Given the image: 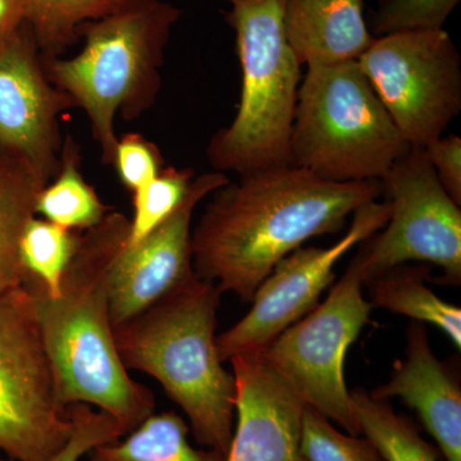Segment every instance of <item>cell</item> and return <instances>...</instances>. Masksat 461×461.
Masks as SVG:
<instances>
[{
	"mask_svg": "<svg viewBox=\"0 0 461 461\" xmlns=\"http://www.w3.org/2000/svg\"><path fill=\"white\" fill-rule=\"evenodd\" d=\"M379 193L378 181L321 180L291 165L240 176L212 194L193 229L194 271L221 294L250 303L282 259L341 230Z\"/></svg>",
	"mask_w": 461,
	"mask_h": 461,
	"instance_id": "cell-1",
	"label": "cell"
},
{
	"mask_svg": "<svg viewBox=\"0 0 461 461\" xmlns=\"http://www.w3.org/2000/svg\"><path fill=\"white\" fill-rule=\"evenodd\" d=\"M130 218L108 212L96 226L78 232L77 248L63 276L59 295L23 275L50 357L58 402L87 403L114 418L126 433L156 409L153 393L129 375L113 336L109 271L129 241Z\"/></svg>",
	"mask_w": 461,
	"mask_h": 461,
	"instance_id": "cell-2",
	"label": "cell"
},
{
	"mask_svg": "<svg viewBox=\"0 0 461 461\" xmlns=\"http://www.w3.org/2000/svg\"><path fill=\"white\" fill-rule=\"evenodd\" d=\"M221 296L213 282L194 275L141 314L113 327L127 371L159 382L180 406L202 447L226 456L235 429L236 384L217 348Z\"/></svg>",
	"mask_w": 461,
	"mask_h": 461,
	"instance_id": "cell-3",
	"label": "cell"
},
{
	"mask_svg": "<svg viewBox=\"0 0 461 461\" xmlns=\"http://www.w3.org/2000/svg\"><path fill=\"white\" fill-rule=\"evenodd\" d=\"M181 9L163 0H126L108 16L86 23L76 56L42 58L45 74L89 117L102 162L113 165L115 115L132 121L156 103L160 67Z\"/></svg>",
	"mask_w": 461,
	"mask_h": 461,
	"instance_id": "cell-4",
	"label": "cell"
},
{
	"mask_svg": "<svg viewBox=\"0 0 461 461\" xmlns=\"http://www.w3.org/2000/svg\"><path fill=\"white\" fill-rule=\"evenodd\" d=\"M242 85L238 113L215 132L206 157L218 172L290 166L302 65L285 30L286 0H229Z\"/></svg>",
	"mask_w": 461,
	"mask_h": 461,
	"instance_id": "cell-5",
	"label": "cell"
},
{
	"mask_svg": "<svg viewBox=\"0 0 461 461\" xmlns=\"http://www.w3.org/2000/svg\"><path fill=\"white\" fill-rule=\"evenodd\" d=\"M411 149L357 60L308 67L297 91L291 166L321 180L379 182Z\"/></svg>",
	"mask_w": 461,
	"mask_h": 461,
	"instance_id": "cell-6",
	"label": "cell"
},
{
	"mask_svg": "<svg viewBox=\"0 0 461 461\" xmlns=\"http://www.w3.org/2000/svg\"><path fill=\"white\" fill-rule=\"evenodd\" d=\"M364 280L351 260L321 304L282 332L260 354L309 408L350 435H360L345 359L375 306L364 297Z\"/></svg>",
	"mask_w": 461,
	"mask_h": 461,
	"instance_id": "cell-7",
	"label": "cell"
},
{
	"mask_svg": "<svg viewBox=\"0 0 461 461\" xmlns=\"http://www.w3.org/2000/svg\"><path fill=\"white\" fill-rule=\"evenodd\" d=\"M72 429L32 296L23 285L0 294V451L14 461H45Z\"/></svg>",
	"mask_w": 461,
	"mask_h": 461,
	"instance_id": "cell-8",
	"label": "cell"
},
{
	"mask_svg": "<svg viewBox=\"0 0 461 461\" xmlns=\"http://www.w3.org/2000/svg\"><path fill=\"white\" fill-rule=\"evenodd\" d=\"M357 63L411 148L441 138L461 112V57L445 29L379 36Z\"/></svg>",
	"mask_w": 461,
	"mask_h": 461,
	"instance_id": "cell-9",
	"label": "cell"
},
{
	"mask_svg": "<svg viewBox=\"0 0 461 461\" xmlns=\"http://www.w3.org/2000/svg\"><path fill=\"white\" fill-rule=\"evenodd\" d=\"M390 218L354 258L364 284L409 262L442 269L445 284L461 282V211L442 187L426 149L411 148L379 181Z\"/></svg>",
	"mask_w": 461,
	"mask_h": 461,
	"instance_id": "cell-10",
	"label": "cell"
},
{
	"mask_svg": "<svg viewBox=\"0 0 461 461\" xmlns=\"http://www.w3.org/2000/svg\"><path fill=\"white\" fill-rule=\"evenodd\" d=\"M344 236L329 248H300L282 259L258 286L251 308L230 329L217 336L221 360L260 355L282 332L320 304L335 281V267L357 244L384 229L390 204L377 200L355 212Z\"/></svg>",
	"mask_w": 461,
	"mask_h": 461,
	"instance_id": "cell-11",
	"label": "cell"
},
{
	"mask_svg": "<svg viewBox=\"0 0 461 461\" xmlns=\"http://www.w3.org/2000/svg\"><path fill=\"white\" fill-rule=\"evenodd\" d=\"M72 108V99L45 74L32 33L23 29L0 50V153L50 184L60 166L59 117Z\"/></svg>",
	"mask_w": 461,
	"mask_h": 461,
	"instance_id": "cell-12",
	"label": "cell"
},
{
	"mask_svg": "<svg viewBox=\"0 0 461 461\" xmlns=\"http://www.w3.org/2000/svg\"><path fill=\"white\" fill-rule=\"evenodd\" d=\"M222 172L194 177L180 205L135 247L121 248L109 271L112 324L124 323L190 280L194 212L200 203L229 182Z\"/></svg>",
	"mask_w": 461,
	"mask_h": 461,
	"instance_id": "cell-13",
	"label": "cell"
},
{
	"mask_svg": "<svg viewBox=\"0 0 461 461\" xmlns=\"http://www.w3.org/2000/svg\"><path fill=\"white\" fill-rule=\"evenodd\" d=\"M236 384L235 429L224 461H306V403L260 355L230 360Z\"/></svg>",
	"mask_w": 461,
	"mask_h": 461,
	"instance_id": "cell-14",
	"label": "cell"
},
{
	"mask_svg": "<svg viewBox=\"0 0 461 461\" xmlns=\"http://www.w3.org/2000/svg\"><path fill=\"white\" fill-rule=\"evenodd\" d=\"M369 393L378 399L400 397L420 415L445 461H461L459 381L433 354L423 323L415 321L409 326L405 360L393 364L386 384Z\"/></svg>",
	"mask_w": 461,
	"mask_h": 461,
	"instance_id": "cell-15",
	"label": "cell"
},
{
	"mask_svg": "<svg viewBox=\"0 0 461 461\" xmlns=\"http://www.w3.org/2000/svg\"><path fill=\"white\" fill-rule=\"evenodd\" d=\"M285 30L300 65L357 60L375 41L364 0H286Z\"/></svg>",
	"mask_w": 461,
	"mask_h": 461,
	"instance_id": "cell-16",
	"label": "cell"
},
{
	"mask_svg": "<svg viewBox=\"0 0 461 461\" xmlns=\"http://www.w3.org/2000/svg\"><path fill=\"white\" fill-rule=\"evenodd\" d=\"M430 278L427 266L395 267L366 282L373 306L405 315L420 323H429L451 339L461 350V309L436 295L426 281Z\"/></svg>",
	"mask_w": 461,
	"mask_h": 461,
	"instance_id": "cell-17",
	"label": "cell"
},
{
	"mask_svg": "<svg viewBox=\"0 0 461 461\" xmlns=\"http://www.w3.org/2000/svg\"><path fill=\"white\" fill-rule=\"evenodd\" d=\"M189 424L175 411L153 412L121 438L91 451L90 461H224L191 445Z\"/></svg>",
	"mask_w": 461,
	"mask_h": 461,
	"instance_id": "cell-18",
	"label": "cell"
},
{
	"mask_svg": "<svg viewBox=\"0 0 461 461\" xmlns=\"http://www.w3.org/2000/svg\"><path fill=\"white\" fill-rule=\"evenodd\" d=\"M45 186L25 163L0 153V294L23 285L18 245Z\"/></svg>",
	"mask_w": 461,
	"mask_h": 461,
	"instance_id": "cell-19",
	"label": "cell"
},
{
	"mask_svg": "<svg viewBox=\"0 0 461 461\" xmlns=\"http://www.w3.org/2000/svg\"><path fill=\"white\" fill-rule=\"evenodd\" d=\"M80 148L67 136L60 150V166L56 177L39 194L36 214L71 230H86L104 220L109 209L80 171Z\"/></svg>",
	"mask_w": 461,
	"mask_h": 461,
	"instance_id": "cell-20",
	"label": "cell"
},
{
	"mask_svg": "<svg viewBox=\"0 0 461 461\" xmlns=\"http://www.w3.org/2000/svg\"><path fill=\"white\" fill-rule=\"evenodd\" d=\"M359 433L384 461H439L435 448L424 441L408 418L393 411L386 399H378L362 388L351 391Z\"/></svg>",
	"mask_w": 461,
	"mask_h": 461,
	"instance_id": "cell-21",
	"label": "cell"
},
{
	"mask_svg": "<svg viewBox=\"0 0 461 461\" xmlns=\"http://www.w3.org/2000/svg\"><path fill=\"white\" fill-rule=\"evenodd\" d=\"M33 39L42 58H54L71 47L86 23L108 16L126 0H27Z\"/></svg>",
	"mask_w": 461,
	"mask_h": 461,
	"instance_id": "cell-22",
	"label": "cell"
},
{
	"mask_svg": "<svg viewBox=\"0 0 461 461\" xmlns=\"http://www.w3.org/2000/svg\"><path fill=\"white\" fill-rule=\"evenodd\" d=\"M77 241V230L33 217L18 245L23 275L41 281L50 295H59L63 276L74 258Z\"/></svg>",
	"mask_w": 461,
	"mask_h": 461,
	"instance_id": "cell-23",
	"label": "cell"
},
{
	"mask_svg": "<svg viewBox=\"0 0 461 461\" xmlns=\"http://www.w3.org/2000/svg\"><path fill=\"white\" fill-rule=\"evenodd\" d=\"M194 177L193 169L167 167L153 181L133 193L127 247H135L165 222L186 196Z\"/></svg>",
	"mask_w": 461,
	"mask_h": 461,
	"instance_id": "cell-24",
	"label": "cell"
},
{
	"mask_svg": "<svg viewBox=\"0 0 461 461\" xmlns=\"http://www.w3.org/2000/svg\"><path fill=\"white\" fill-rule=\"evenodd\" d=\"M302 453L306 461H384L366 437L341 432L309 406L303 418Z\"/></svg>",
	"mask_w": 461,
	"mask_h": 461,
	"instance_id": "cell-25",
	"label": "cell"
},
{
	"mask_svg": "<svg viewBox=\"0 0 461 461\" xmlns=\"http://www.w3.org/2000/svg\"><path fill=\"white\" fill-rule=\"evenodd\" d=\"M460 0H381L375 14L377 35L444 29Z\"/></svg>",
	"mask_w": 461,
	"mask_h": 461,
	"instance_id": "cell-26",
	"label": "cell"
},
{
	"mask_svg": "<svg viewBox=\"0 0 461 461\" xmlns=\"http://www.w3.org/2000/svg\"><path fill=\"white\" fill-rule=\"evenodd\" d=\"M74 429L66 444L45 461H80L100 445L115 441L126 430L107 412L94 411L87 403L68 406Z\"/></svg>",
	"mask_w": 461,
	"mask_h": 461,
	"instance_id": "cell-27",
	"label": "cell"
},
{
	"mask_svg": "<svg viewBox=\"0 0 461 461\" xmlns=\"http://www.w3.org/2000/svg\"><path fill=\"white\" fill-rule=\"evenodd\" d=\"M159 150L139 133L118 139L113 166L127 189L135 193L153 181L163 169Z\"/></svg>",
	"mask_w": 461,
	"mask_h": 461,
	"instance_id": "cell-28",
	"label": "cell"
},
{
	"mask_svg": "<svg viewBox=\"0 0 461 461\" xmlns=\"http://www.w3.org/2000/svg\"><path fill=\"white\" fill-rule=\"evenodd\" d=\"M446 193L461 206V139L442 135L424 148Z\"/></svg>",
	"mask_w": 461,
	"mask_h": 461,
	"instance_id": "cell-29",
	"label": "cell"
},
{
	"mask_svg": "<svg viewBox=\"0 0 461 461\" xmlns=\"http://www.w3.org/2000/svg\"><path fill=\"white\" fill-rule=\"evenodd\" d=\"M27 20V0H0V50L25 29Z\"/></svg>",
	"mask_w": 461,
	"mask_h": 461,
	"instance_id": "cell-30",
	"label": "cell"
},
{
	"mask_svg": "<svg viewBox=\"0 0 461 461\" xmlns=\"http://www.w3.org/2000/svg\"><path fill=\"white\" fill-rule=\"evenodd\" d=\"M0 461H14V460H11V459H0Z\"/></svg>",
	"mask_w": 461,
	"mask_h": 461,
	"instance_id": "cell-31",
	"label": "cell"
}]
</instances>
